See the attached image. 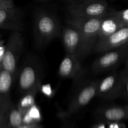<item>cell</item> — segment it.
<instances>
[{"mask_svg":"<svg viewBox=\"0 0 128 128\" xmlns=\"http://www.w3.org/2000/svg\"><path fill=\"white\" fill-rule=\"evenodd\" d=\"M40 87L41 86L23 94V96L19 101L17 108L23 115L31 106L35 104V97L40 90Z\"/></svg>","mask_w":128,"mask_h":128,"instance_id":"cell-17","label":"cell"},{"mask_svg":"<svg viewBox=\"0 0 128 128\" xmlns=\"http://www.w3.org/2000/svg\"><path fill=\"white\" fill-rule=\"evenodd\" d=\"M23 114L12 102L9 103L6 112L4 128H17L22 124Z\"/></svg>","mask_w":128,"mask_h":128,"instance_id":"cell-16","label":"cell"},{"mask_svg":"<svg viewBox=\"0 0 128 128\" xmlns=\"http://www.w3.org/2000/svg\"><path fill=\"white\" fill-rule=\"evenodd\" d=\"M96 115L104 121L109 122H119L128 118V106H114L102 108L98 110Z\"/></svg>","mask_w":128,"mask_h":128,"instance_id":"cell-14","label":"cell"},{"mask_svg":"<svg viewBox=\"0 0 128 128\" xmlns=\"http://www.w3.org/2000/svg\"><path fill=\"white\" fill-rule=\"evenodd\" d=\"M4 46L2 45V41L0 42V64H1V60H2V56L4 53Z\"/></svg>","mask_w":128,"mask_h":128,"instance_id":"cell-25","label":"cell"},{"mask_svg":"<svg viewBox=\"0 0 128 128\" xmlns=\"http://www.w3.org/2000/svg\"><path fill=\"white\" fill-rule=\"evenodd\" d=\"M112 12L122 22L125 24L126 26H128V9H124V10H120V11H116V10H112Z\"/></svg>","mask_w":128,"mask_h":128,"instance_id":"cell-20","label":"cell"},{"mask_svg":"<svg viewBox=\"0 0 128 128\" xmlns=\"http://www.w3.org/2000/svg\"><path fill=\"white\" fill-rule=\"evenodd\" d=\"M23 48V39L20 32L13 31L4 46L0 66L12 74L16 73L20 55Z\"/></svg>","mask_w":128,"mask_h":128,"instance_id":"cell-4","label":"cell"},{"mask_svg":"<svg viewBox=\"0 0 128 128\" xmlns=\"http://www.w3.org/2000/svg\"><path fill=\"white\" fill-rule=\"evenodd\" d=\"M14 80V74L4 70L0 66V100L4 106L11 101L10 92Z\"/></svg>","mask_w":128,"mask_h":128,"instance_id":"cell-15","label":"cell"},{"mask_svg":"<svg viewBox=\"0 0 128 128\" xmlns=\"http://www.w3.org/2000/svg\"><path fill=\"white\" fill-rule=\"evenodd\" d=\"M92 128H106V126L104 124H98L97 125H95Z\"/></svg>","mask_w":128,"mask_h":128,"instance_id":"cell-27","label":"cell"},{"mask_svg":"<svg viewBox=\"0 0 128 128\" xmlns=\"http://www.w3.org/2000/svg\"><path fill=\"white\" fill-rule=\"evenodd\" d=\"M26 112L35 123H38V122H40L41 120V114L40 110L35 104L31 106Z\"/></svg>","mask_w":128,"mask_h":128,"instance_id":"cell-18","label":"cell"},{"mask_svg":"<svg viewBox=\"0 0 128 128\" xmlns=\"http://www.w3.org/2000/svg\"><path fill=\"white\" fill-rule=\"evenodd\" d=\"M32 128H42V127L40 126V125H38V124H36Z\"/></svg>","mask_w":128,"mask_h":128,"instance_id":"cell-29","label":"cell"},{"mask_svg":"<svg viewBox=\"0 0 128 128\" xmlns=\"http://www.w3.org/2000/svg\"><path fill=\"white\" fill-rule=\"evenodd\" d=\"M62 40L66 54L81 58V41L78 30L69 24L64 28L61 32Z\"/></svg>","mask_w":128,"mask_h":128,"instance_id":"cell-10","label":"cell"},{"mask_svg":"<svg viewBox=\"0 0 128 128\" xmlns=\"http://www.w3.org/2000/svg\"><path fill=\"white\" fill-rule=\"evenodd\" d=\"M97 84L98 81H91L79 88L70 101L67 110L61 114L62 116L68 117L88 104L96 95Z\"/></svg>","mask_w":128,"mask_h":128,"instance_id":"cell-6","label":"cell"},{"mask_svg":"<svg viewBox=\"0 0 128 128\" xmlns=\"http://www.w3.org/2000/svg\"><path fill=\"white\" fill-rule=\"evenodd\" d=\"M102 16L96 18L72 16L68 20V23L76 28L80 32L81 41V58L87 56L93 50L98 40L100 23Z\"/></svg>","mask_w":128,"mask_h":128,"instance_id":"cell-1","label":"cell"},{"mask_svg":"<svg viewBox=\"0 0 128 128\" xmlns=\"http://www.w3.org/2000/svg\"><path fill=\"white\" fill-rule=\"evenodd\" d=\"M101 1H105V0H101Z\"/></svg>","mask_w":128,"mask_h":128,"instance_id":"cell-31","label":"cell"},{"mask_svg":"<svg viewBox=\"0 0 128 128\" xmlns=\"http://www.w3.org/2000/svg\"><path fill=\"white\" fill-rule=\"evenodd\" d=\"M121 72L106 76L97 84L96 96L107 100H116L122 96Z\"/></svg>","mask_w":128,"mask_h":128,"instance_id":"cell-7","label":"cell"},{"mask_svg":"<svg viewBox=\"0 0 128 128\" xmlns=\"http://www.w3.org/2000/svg\"><path fill=\"white\" fill-rule=\"evenodd\" d=\"M128 44L108 51L98 58L92 63L91 69L94 72L98 73L107 71L118 65L127 56Z\"/></svg>","mask_w":128,"mask_h":128,"instance_id":"cell-8","label":"cell"},{"mask_svg":"<svg viewBox=\"0 0 128 128\" xmlns=\"http://www.w3.org/2000/svg\"><path fill=\"white\" fill-rule=\"evenodd\" d=\"M35 124H22L17 128H32Z\"/></svg>","mask_w":128,"mask_h":128,"instance_id":"cell-26","label":"cell"},{"mask_svg":"<svg viewBox=\"0 0 128 128\" xmlns=\"http://www.w3.org/2000/svg\"><path fill=\"white\" fill-rule=\"evenodd\" d=\"M60 34V24L52 14L46 11L37 12L34 22V38L38 46L44 47Z\"/></svg>","mask_w":128,"mask_h":128,"instance_id":"cell-2","label":"cell"},{"mask_svg":"<svg viewBox=\"0 0 128 128\" xmlns=\"http://www.w3.org/2000/svg\"><path fill=\"white\" fill-rule=\"evenodd\" d=\"M41 86V68L34 58L28 59L20 70L18 77L20 91L23 94Z\"/></svg>","mask_w":128,"mask_h":128,"instance_id":"cell-3","label":"cell"},{"mask_svg":"<svg viewBox=\"0 0 128 128\" xmlns=\"http://www.w3.org/2000/svg\"><path fill=\"white\" fill-rule=\"evenodd\" d=\"M128 26L122 28L108 36L106 38L98 41L93 50L98 52H106L128 44Z\"/></svg>","mask_w":128,"mask_h":128,"instance_id":"cell-9","label":"cell"},{"mask_svg":"<svg viewBox=\"0 0 128 128\" xmlns=\"http://www.w3.org/2000/svg\"><path fill=\"white\" fill-rule=\"evenodd\" d=\"M67 9L74 17L96 18L104 16L108 11V5L101 0H82L71 2Z\"/></svg>","mask_w":128,"mask_h":128,"instance_id":"cell-5","label":"cell"},{"mask_svg":"<svg viewBox=\"0 0 128 128\" xmlns=\"http://www.w3.org/2000/svg\"><path fill=\"white\" fill-rule=\"evenodd\" d=\"M126 26H126L118 18L116 17L112 11H108L101 18L98 41L106 38L122 28Z\"/></svg>","mask_w":128,"mask_h":128,"instance_id":"cell-12","label":"cell"},{"mask_svg":"<svg viewBox=\"0 0 128 128\" xmlns=\"http://www.w3.org/2000/svg\"><path fill=\"white\" fill-rule=\"evenodd\" d=\"M8 106L0 111V128H4V121H5V116H6V110H7L8 109Z\"/></svg>","mask_w":128,"mask_h":128,"instance_id":"cell-23","label":"cell"},{"mask_svg":"<svg viewBox=\"0 0 128 128\" xmlns=\"http://www.w3.org/2000/svg\"><path fill=\"white\" fill-rule=\"evenodd\" d=\"M40 90H41V92L46 96L47 97H51L53 94V91H52V88L49 84L42 85L40 87Z\"/></svg>","mask_w":128,"mask_h":128,"instance_id":"cell-21","label":"cell"},{"mask_svg":"<svg viewBox=\"0 0 128 128\" xmlns=\"http://www.w3.org/2000/svg\"><path fill=\"white\" fill-rule=\"evenodd\" d=\"M14 7L13 0H0V10Z\"/></svg>","mask_w":128,"mask_h":128,"instance_id":"cell-22","label":"cell"},{"mask_svg":"<svg viewBox=\"0 0 128 128\" xmlns=\"http://www.w3.org/2000/svg\"><path fill=\"white\" fill-rule=\"evenodd\" d=\"M122 74V96L128 98V72L127 67L124 71H121Z\"/></svg>","mask_w":128,"mask_h":128,"instance_id":"cell-19","label":"cell"},{"mask_svg":"<svg viewBox=\"0 0 128 128\" xmlns=\"http://www.w3.org/2000/svg\"><path fill=\"white\" fill-rule=\"evenodd\" d=\"M0 29L18 32L22 31L23 24L21 11L15 7L0 10Z\"/></svg>","mask_w":128,"mask_h":128,"instance_id":"cell-11","label":"cell"},{"mask_svg":"<svg viewBox=\"0 0 128 128\" xmlns=\"http://www.w3.org/2000/svg\"><path fill=\"white\" fill-rule=\"evenodd\" d=\"M10 102H11V101H10ZM8 106H4L2 104V103H1V100H0V111H1V110H2V109H4V108L7 107Z\"/></svg>","mask_w":128,"mask_h":128,"instance_id":"cell-28","label":"cell"},{"mask_svg":"<svg viewBox=\"0 0 128 128\" xmlns=\"http://www.w3.org/2000/svg\"><path fill=\"white\" fill-rule=\"evenodd\" d=\"M80 60L76 56L66 54L59 67L58 73L63 78H74L78 77L81 72Z\"/></svg>","mask_w":128,"mask_h":128,"instance_id":"cell-13","label":"cell"},{"mask_svg":"<svg viewBox=\"0 0 128 128\" xmlns=\"http://www.w3.org/2000/svg\"><path fill=\"white\" fill-rule=\"evenodd\" d=\"M0 42H1V39H0Z\"/></svg>","mask_w":128,"mask_h":128,"instance_id":"cell-30","label":"cell"},{"mask_svg":"<svg viewBox=\"0 0 128 128\" xmlns=\"http://www.w3.org/2000/svg\"><path fill=\"white\" fill-rule=\"evenodd\" d=\"M108 128H122V124L118 122H111L109 124Z\"/></svg>","mask_w":128,"mask_h":128,"instance_id":"cell-24","label":"cell"}]
</instances>
